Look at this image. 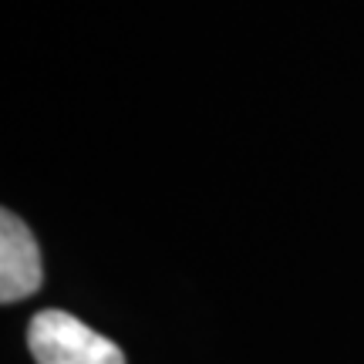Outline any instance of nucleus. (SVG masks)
<instances>
[{"instance_id":"2","label":"nucleus","mask_w":364,"mask_h":364,"mask_svg":"<svg viewBox=\"0 0 364 364\" xmlns=\"http://www.w3.org/2000/svg\"><path fill=\"white\" fill-rule=\"evenodd\" d=\"M44 284V263L41 247L31 226L11 209L0 213V300L17 304L38 294Z\"/></svg>"},{"instance_id":"1","label":"nucleus","mask_w":364,"mask_h":364,"mask_svg":"<svg viewBox=\"0 0 364 364\" xmlns=\"http://www.w3.org/2000/svg\"><path fill=\"white\" fill-rule=\"evenodd\" d=\"M27 348L38 364H125L115 341L91 331L68 311H41L27 327Z\"/></svg>"}]
</instances>
